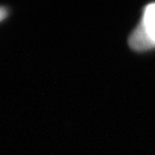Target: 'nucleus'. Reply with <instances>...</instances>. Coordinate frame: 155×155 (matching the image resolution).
Segmentation results:
<instances>
[{
  "label": "nucleus",
  "mask_w": 155,
  "mask_h": 155,
  "mask_svg": "<svg viewBox=\"0 0 155 155\" xmlns=\"http://www.w3.org/2000/svg\"><path fill=\"white\" fill-rule=\"evenodd\" d=\"M138 26L155 44V4L146 7Z\"/></svg>",
  "instance_id": "f257e3e1"
},
{
  "label": "nucleus",
  "mask_w": 155,
  "mask_h": 155,
  "mask_svg": "<svg viewBox=\"0 0 155 155\" xmlns=\"http://www.w3.org/2000/svg\"><path fill=\"white\" fill-rule=\"evenodd\" d=\"M7 16H8V9L5 8L4 7H0V21L5 20Z\"/></svg>",
  "instance_id": "f03ea898"
}]
</instances>
